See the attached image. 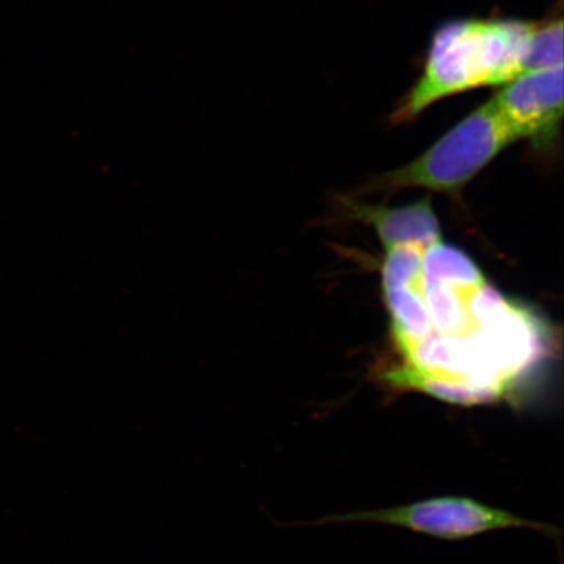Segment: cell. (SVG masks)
Masks as SVG:
<instances>
[{"label": "cell", "instance_id": "6da1fadb", "mask_svg": "<svg viewBox=\"0 0 564 564\" xmlns=\"http://www.w3.org/2000/svg\"><path fill=\"white\" fill-rule=\"evenodd\" d=\"M534 21L468 19L444 24L433 35L425 67L391 122L414 121L444 98L509 83L524 73Z\"/></svg>", "mask_w": 564, "mask_h": 564}, {"label": "cell", "instance_id": "7a4b0ae2", "mask_svg": "<svg viewBox=\"0 0 564 564\" xmlns=\"http://www.w3.org/2000/svg\"><path fill=\"white\" fill-rule=\"evenodd\" d=\"M518 138L492 101L478 106L408 165L379 178V188L423 187L453 193L499 156Z\"/></svg>", "mask_w": 564, "mask_h": 564}, {"label": "cell", "instance_id": "3957f363", "mask_svg": "<svg viewBox=\"0 0 564 564\" xmlns=\"http://www.w3.org/2000/svg\"><path fill=\"white\" fill-rule=\"evenodd\" d=\"M378 523L408 529L441 540H467L500 529H534L560 540L561 531L553 525L528 520L509 511L496 509L463 497H438L392 509L340 514L319 521L328 523Z\"/></svg>", "mask_w": 564, "mask_h": 564}, {"label": "cell", "instance_id": "277c9868", "mask_svg": "<svg viewBox=\"0 0 564 564\" xmlns=\"http://www.w3.org/2000/svg\"><path fill=\"white\" fill-rule=\"evenodd\" d=\"M563 75V65L527 70L490 98L514 137L531 141L535 150H547L560 138Z\"/></svg>", "mask_w": 564, "mask_h": 564}, {"label": "cell", "instance_id": "5b68a950", "mask_svg": "<svg viewBox=\"0 0 564 564\" xmlns=\"http://www.w3.org/2000/svg\"><path fill=\"white\" fill-rule=\"evenodd\" d=\"M361 217L373 225L386 249L403 245L425 247L441 241V229L429 197L400 208L362 207Z\"/></svg>", "mask_w": 564, "mask_h": 564}, {"label": "cell", "instance_id": "8992f818", "mask_svg": "<svg viewBox=\"0 0 564 564\" xmlns=\"http://www.w3.org/2000/svg\"><path fill=\"white\" fill-rule=\"evenodd\" d=\"M563 19L534 21L524 59V73L563 65Z\"/></svg>", "mask_w": 564, "mask_h": 564}]
</instances>
